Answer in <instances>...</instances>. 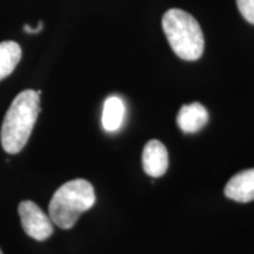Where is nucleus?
<instances>
[{"label": "nucleus", "instance_id": "f8f14e48", "mask_svg": "<svg viewBox=\"0 0 254 254\" xmlns=\"http://www.w3.org/2000/svg\"><path fill=\"white\" fill-rule=\"evenodd\" d=\"M0 254H4V253H2V251H1V249H0Z\"/></svg>", "mask_w": 254, "mask_h": 254}, {"label": "nucleus", "instance_id": "0eeeda50", "mask_svg": "<svg viewBox=\"0 0 254 254\" xmlns=\"http://www.w3.org/2000/svg\"><path fill=\"white\" fill-rule=\"evenodd\" d=\"M209 119L207 110L200 103L184 105L177 117L178 126L185 133H196L207 125Z\"/></svg>", "mask_w": 254, "mask_h": 254}, {"label": "nucleus", "instance_id": "7ed1b4c3", "mask_svg": "<svg viewBox=\"0 0 254 254\" xmlns=\"http://www.w3.org/2000/svg\"><path fill=\"white\" fill-rule=\"evenodd\" d=\"M161 24L173 52L180 59L194 62L202 56L204 33L193 15L184 9L171 8L164 14Z\"/></svg>", "mask_w": 254, "mask_h": 254}, {"label": "nucleus", "instance_id": "6e6552de", "mask_svg": "<svg viewBox=\"0 0 254 254\" xmlns=\"http://www.w3.org/2000/svg\"><path fill=\"white\" fill-rule=\"evenodd\" d=\"M125 118V105L119 97H110L104 104L103 126L107 132H116L123 125Z\"/></svg>", "mask_w": 254, "mask_h": 254}, {"label": "nucleus", "instance_id": "20e7f679", "mask_svg": "<svg viewBox=\"0 0 254 254\" xmlns=\"http://www.w3.org/2000/svg\"><path fill=\"white\" fill-rule=\"evenodd\" d=\"M18 213L25 233L32 239L44 241L52 236L53 222L36 202L31 200L21 201L18 206Z\"/></svg>", "mask_w": 254, "mask_h": 254}, {"label": "nucleus", "instance_id": "1a4fd4ad", "mask_svg": "<svg viewBox=\"0 0 254 254\" xmlns=\"http://www.w3.org/2000/svg\"><path fill=\"white\" fill-rule=\"evenodd\" d=\"M21 59V49L15 41L0 43V80L8 77Z\"/></svg>", "mask_w": 254, "mask_h": 254}, {"label": "nucleus", "instance_id": "39448f33", "mask_svg": "<svg viewBox=\"0 0 254 254\" xmlns=\"http://www.w3.org/2000/svg\"><path fill=\"white\" fill-rule=\"evenodd\" d=\"M142 167L146 174L159 178L166 173L168 168V153L163 142L150 140L142 151Z\"/></svg>", "mask_w": 254, "mask_h": 254}, {"label": "nucleus", "instance_id": "f03ea898", "mask_svg": "<svg viewBox=\"0 0 254 254\" xmlns=\"http://www.w3.org/2000/svg\"><path fill=\"white\" fill-rule=\"evenodd\" d=\"M95 202L94 189L85 179H74L60 186L49 205L51 220L63 230H69L80 215Z\"/></svg>", "mask_w": 254, "mask_h": 254}, {"label": "nucleus", "instance_id": "9b49d317", "mask_svg": "<svg viewBox=\"0 0 254 254\" xmlns=\"http://www.w3.org/2000/svg\"><path fill=\"white\" fill-rule=\"evenodd\" d=\"M41 30H43V21H39L37 27H31L28 25H24V31L26 33H39Z\"/></svg>", "mask_w": 254, "mask_h": 254}, {"label": "nucleus", "instance_id": "423d86ee", "mask_svg": "<svg viewBox=\"0 0 254 254\" xmlns=\"http://www.w3.org/2000/svg\"><path fill=\"white\" fill-rule=\"evenodd\" d=\"M225 195L238 202L254 200V168L237 173L225 186Z\"/></svg>", "mask_w": 254, "mask_h": 254}, {"label": "nucleus", "instance_id": "9d476101", "mask_svg": "<svg viewBox=\"0 0 254 254\" xmlns=\"http://www.w3.org/2000/svg\"><path fill=\"white\" fill-rule=\"evenodd\" d=\"M237 5L241 15L254 25V0H237Z\"/></svg>", "mask_w": 254, "mask_h": 254}, {"label": "nucleus", "instance_id": "f257e3e1", "mask_svg": "<svg viewBox=\"0 0 254 254\" xmlns=\"http://www.w3.org/2000/svg\"><path fill=\"white\" fill-rule=\"evenodd\" d=\"M40 94L41 91L26 90L12 101L0 132L2 148L7 153H19L30 139L40 113Z\"/></svg>", "mask_w": 254, "mask_h": 254}]
</instances>
